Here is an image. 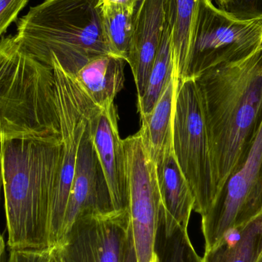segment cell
<instances>
[{
    "label": "cell",
    "instance_id": "cell-1",
    "mask_svg": "<svg viewBox=\"0 0 262 262\" xmlns=\"http://www.w3.org/2000/svg\"><path fill=\"white\" fill-rule=\"evenodd\" d=\"M193 78L219 192L247 155L261 125L262 47L243 61L211 68Z\"/></svg>",
    "mask_w": 262,
    "mask_h": 262
},
{
    "label": "cell",
    "instance_id": "cell-2",
    "mask_svg": "<svg viewBox=\"0 0 262 262\" xmlns=\"http://www.w3.org/2000/svg\"><path fill=\"white\" fill-rule=\"evenodd\" d=\"M61 152V137L3 140V190L10 250L50 248L51 215Z\"/></svg>",
    "mask_w": 262,
    "mask_h": 262
},
{
    "label": "cell",
    "instance_id": "cell-3",
    "mask_svg": "<svg viewBox=\"0 0 262 262\" xmlns=\"http://www.w3.org/2000/svg\"><path fill=\"white\" fill-rule=\"evenodd\" d=\"M15 38L38 61L50 66L55 57L74 75L89 60L114 55L103 30L100 0H45L19 18Z\"/></svg>",
    "mask_w": 262,
    "mask_h": 262
},
{
    "label": "cell",
    "instance_id": "cell-4",
    "mask_svg": "<svg viewBox=\"0 0 262 262\" xmlns=\"http://www.w3.org/2000/svg\"><path fill=\"white\" fill-rule=\"evenodd\" d=\"M53 69L15 35L0 39V138H61Z\"/></svg>",
    "mask_w": 262,
    "mask_h": 262
},
{
    "label": "cell",
    "instance_id": "cell-5",
    "mask_svg": "<svg viewBox=\"0 0 262 262\" xmlns=\"http://www.w3.org/2000/svg\"><path fill=\"white\" fill-rule=\"evenodd\" d=\"M172 132L176 159L195 198L194 212L203 216L218 191L201 97L193 78L178 81Z\"/></svg>",
    "mask_w": 262,
    "mask_h": 262
},
{
    "label": "cell",
    "instance_id": "cell-6",
    "mask_svg": "<svg viewBox=\"0 0 262 262\" xmlns=\"http://www.w3.org/2000/svg\"><path fill=\"white\" fill-rule=\"evenodd\" d=\"M261 47L262 18L238 19L211 0H198L187 78L243 61Z\"/></svg>",
    "mask_w": 262,
    "mask_h": 262
},
{
    "label": "cell",
    "instance_id": "cell-7",
    "mask_svg": "<svg viewBox=\"0 0 262 262\" xmlns=\"http://www.w3.org/2000/svg\"><path fill=\"white\" fill-rule=\"evenodd\" d=\"M50 66L55 76V93L59 118L62 152L61 167L51 215L50 247L61 239L63 223L75 175L78 147L88 119L98 107L81 87L75 75L52 57Z\"/></svg>",
    "mask_w": 262,
    "mask_h": 262
},
{
    "label": "cell",
    "instance_id": "cell-8",
    "mask_svg": "<svg viewBox=\"0 0 262 262\" xmlns=\"http://www.w3.org/2000/svg\"><path fill=\"white\" fill-rule=\"evenodd\" d=\"M261 212L262 123L247 155L201 217L204 252L216 246L228 231L246 224Z\"/></svg>",
    "mask_w": 262,
    "mask_h": 262
},
{
    "label": "cell",
    "instance_id": "cell-9",
    "mask_svg": "<svg viewBox=\"0 0 262 262\" xmlns=\"http://www.w3.org/2000/svg\"><path fill=\"white\" fill-rule=\"evenodd\" d=\"M128 176V213L138 262H152L157 255L161 201L154 161L140 133L124 139Z\"/></svg>",
    "mask_w": 262,
    "mask_h": 262
},
{
    "label": "cell",
    "instance_id": "cell-10",
    "mask_svg": "<svg viewBox=\"0 0 262 262\" xmlns=\"http://www.w3.org/2000/svg\"><path fill=\"white\" fill-rule=\"evenodd\" d=\"M131 238L128 211L93 212L78 217L58 246L66 262H123Z\"/></svg>",
    "mask_w": 262,
    "mask_h": 262
},
{
    "label": "cell",
    "instance_id": "cell-11",
    "mask_svg": "<svg viewBox=\"0 0 262 262\" xmlns=\"http://www.w3.org/2000/svg\"><path fill=\"white\" fill-rule=\"evenodd\" d=\"M98 107L89 116L80 142L60 243L78 217L93 212L115 211L91 130V118Z\"/></svg>",
    "mask_w": 262,
    "mask_h": 262
},
{
    "label": "cell",
    "instance_id": "cell-12",
    "mask_svg": "<svg viewBox=\"0 0 262 262\" xmlns=\"http://www.w3.org/2000/svg\"><path fill=\"white\" fill-rule=\"evenodd\" d=\"M116 105L95 110L91 130L97 155L104 171L115 211H128L127 154L118 127Z\"/></svg>",
    "mask_w": 262,
    "mask_h": 262
},
{
    "label": "cell",
    "instance_id": "cell-13",
    "mask_svg": "<svg viewBox=\"0 0 262 262\" xmlns=\"http://www.w3.org/2000/svg\"><path fill=\"white\" fill-rule=\"evenodd\" d=\"M134 17V35L127 63L140 98L160 46L166 19V0H143Z\"/></svg>",
    "mask_w": 262,
    "mask_h": 262
},
{
    "label": "cell",
    "instance_id": "cell-14",
    "mask_svg": "<svg viewBox=\"0 0 262 262\" xmlns=\"http://www.w3.org/2000/svg\"><path fill=\"white\" fill-rule=\"evenodd\" d=\"M161 201L160 226L166 233L189 228L195 198L174 154L172 141L154 163Z\"/></svg>",
    "mask_w": 262,
    "mask_h": 262
},
{
    "label": "cell",
    "instance_id": "cell-15",
    "mask_svg": "<svg viewBox=\"0 0 262 262\" xmlns=\"http://www.w3.org/2000/svg\"><path fill=\"white\" fill-rule=\"evenodd\" d=\"M125 60L114 55H99L89 60L75 75L81 87L100 108L115 104L124 89Z\"/></svg>",
    "mask_w": 262,
    "mask_h": 262
},
{
    "label": "cell",
    "instance_id": "cell-16",
    "mask_svg": "<svg viewBox=\"0 0 262 262\" xmlns=\"http://www.w3.org/2000/svg\"><path fill=\"white\" fill-rule=\"evenodd\" d=\"M177 84L178 79L174 73L149 115L140 118L139 132L154 163L172 141V118Z\"/></svg>",
    "mask_w": 262,
    "mask_h": 262
},
{
    "label": "cell",
    "instance_id": "cell-17",
    "mask_svg": "<svg viewBox=\"0 0 262 262\" xmlns=\"http://www.w3.org/2000/svg\"><path fill=\"white\" fill-rule=\"evenodd\" d=\"M262 254V212L240 227L228 231L201 262H256Z\"/></svg>",
    "mask_w": 262,
    "mask_h": 262
},
{
    "label": "cell",
    "instance_id": "cell-18",
    "mask_svg": "<svg viewBox=\"0 0 262 262\" xmlns=\"http://www.w3.org/2000/svg\"><path fill=\"white\" fill-rule=\"evenodd\" d=\"M197 3L198 0H166V19L170 30L174 73L178 81L187 78Z\"/></svg>",
    "mask_w": 262,
    "mask_h": 262
},
{
    "label": "cell",
    "instance_id": "cell-19",
    "mask_svg": "<svg viewBox=\"0 0 262 262\" xmlns=\"http://www.w3.org/2000/svg\"><path fill=\"white\" fill-rule=\"evenodd\" d=\"M173 75L170 30L167 21L165 19L160 46L148 78L146 89L143 95L138 98L137 108L140 118L149 115Z\"/></svg>",
    "mask_w": 262,
    "mask_h": 262
},
{
    "label": "cell",
    "instance_id": "cell-20",
    "mask_svg": "<svg viewBox=\"0 0 262 262\" xmlns=\"http://www.w3.org/2000/svg\"><path fill=\"white\" fill-rule=\"evenodd\" d=\"M101 20L111 52L127 62L134 35V12L120 5H101Z\"/></svg>",
    "mask_w": 262,
    "mask_h": 262
},
{
    "label": "cell",
    "instance_id": "cell-21",
    "mask_svg": "<svg viewBox=\"0 0 262 262\" xmlns=\"http://www.w3.org/2000/svg\"><path fill=\"white\" fill-rule=\"evenodd\" d=\"M156 251L160 262H201L188 228H177L168 234L159 225Z\"/></svg>",
    "mask_w": 262,
    "mask_h": 262
},
{
    "label": "cell",
    "instance_id": "cell-22",
    "mask_svg": "<svg viewBox=\"0 0 262 262\" xmlns=\"http://www.w3.org/2000/svg\"><path fill=\"white\" fill-rule=\"evenodd\" d=\"M222 9L238 19L262 18V0H229Z\"/></svg>",
    "mask_w": 262,
    "mask_h": 262
},
{
    "label": "cell",
    "instance_id": "cell-23",
    "mask_svg": "<svg viewBox=\"0 0 262 262\" xmlns=\"http://www.w3.org/2000/svg\"><path fill=\"white\" fill-rule=\"evenodd\" d=\"M28 3L29 0H0V39Z\"/></svg>",
    "mask_w": 262,
    "mask_h": 262
},
{
    "label": "cell",
    "instance_id": "cell-24",
    "mask_svg": "<svg viewBox=\"0 0 262 262\" xmlns=\"http://www.w3.org/2000/svg\"><path fill=\"white\" fill-rule=\"evenodd\" d=\"M50 248L43 250H10L8 262H48Z\"/></svg>",
    "mask_w": 262,
    "mask_h": 262
},
{
    "label": "cell",
    "instance_id": "cell-25",
    "mask_svg": "<svg viewBox=\"0 0 262 262\" xmlns=\"http://www.w3.org/2000/svg\"><path fill=\"white\" fill-rule=\"evenodd\" d=\"M101 5H120L133 11L134 13L137 0H100Z\"/></svg>",
    "mask_w": 262,
    "mask_h": 262
},
{
    "label": "cell",
    "instance_id": "cell-26",
    "mask_svg": "<svg viewBox=\"0 0 262 262\" xmlns=\"http://www.w3.org/2000/svg\"><path fill=\"white\" fill-rule=\"evenodd\" d=\"M48 262H66L59 246L50 248V254Z\"/></svg>",
    "mask_w": 262,
    "mask_h": 262
},
{
    "label": "cell",
    "instance_id": "cell-27",
    "mask_svg": "<svg viewBox=\"0 0 262 262\" xmlns=\"http://www.w3.org/2000/svg\"><path fill=\"white\" fill-rule=\"evenodd\" d=\"M123 262H138L132 238H131L128 247H127V251H126L125 255H124V261H123Z\"/></svg>",
    "mask_w": 262,
    "mask_h": 262
},
{
    "label": "cell",
    "instance_id": "cell-28",
    "mask_svg": "<svg viewBox=\"0 0 262 262\" xmlns=\"http://www.w3.org/2000/svg\"><path fill=\"white\" fill-rule=\"evenodd\" d=\"M7 248V243H6L4 235H0V262H8L9 251Z\"/></svg>",
    "mask_w": 262,
    "mask_h": 262
},
{
    "label": "cell",
    "instance_id": "cell-29",
    "mask_svg": "<svg viewBox=\"0 0 262 262\" xmlns=\"http://www.w3.org/2000/svg\"><path fill=\"white\" fill-rule=\"evenodd\" d=\"M2 188H3V139L0 138V195H1Z\"/></svg>",
    "mask_w": 262,
    "mask_h": 262
},
{
    "label": "cell",
    "instance_id": "cell-30",
    "mask_svg": "<svg viewBox=\"0 0 262 262\" xmlns=\"http://www.w3.org/2000/svg\"><path fill=\"white\" fill-rule=\"evenodd\" d=\"M212 1V0H211ZM216 2L217 5L220 6V9H223L226 5L229 3V0H215Z\"/></svg>",
    "mask_w": 262,
    "mask_h": 262
},
{
    "label": "cell",
    "instance_id": "cell-31",
    "mask_svg": "<svg viewBox=\"0 0 262 262\" xmlns=\"http://www.w3.org/2000/svg\"><path fill=\"white\" fill-rule=\"evenodd\" d=\"M143 0H137V6H136L135 10H134V14L136 13V12H137V10H138L139 8H140V6H141L142 3H143Z\"/></svg>",
    "mask_w": 262,
    "mask_h": 262
},
{
    "label": "cell",
    "instance_id": "cell-32",
    "mask_svg": "<svg viewBox=\"0 0 262 262\" xmlns=\"http://www.w3.org/2000/svg\"><path fill=\"white\" fill-rule=\"evenodd\" d=\"M256 262H262V254L261 256H260V258H258V261H257Z\"/></svg>",
    "mask_w": 262,
    "mask_h": 262
}]
</instances>
